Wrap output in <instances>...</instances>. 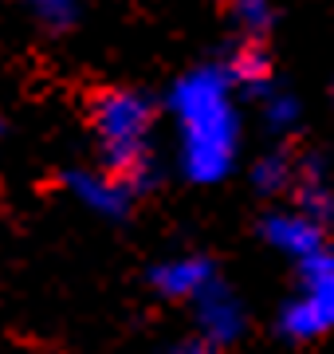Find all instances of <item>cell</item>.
<instances>
[{"instance_id":"obj_1","label":"cell","mask_w":334,"mask_h":354,"mask_svg":"<svg viewBox=\"0 0 334 354\" xmlns=\"http://www.w3.org/2000/svg\"><path fill=\"white\" fill-rule=\"evenodd\" d=\"M173 114L181 122L185 174L193 181H217L236 158V114L228 102V75L201 67L173 91Z\"/></svg>"},{"instance_id":"obj_2","label":"cell","mask_w":334,"mask_h":354,"mask_svg":"<svg viewBox=\"0 0 334 354\" xmlns=\"http://www.w3.org/2000/svg\"><path fill=\"white\" fill-rule=\"evenodd\" d=\"M150 127H154V106L138 91H103L95 99V130L103 142L106 165L126 189H150L157 181Z\"/></svg>"},{"instance_id":"obj_3","label":"cell","mask_w":334,"mask_h":354,"mask_svg":"<svg viewBox=\"0 0 334 354\" xmlns=\"http://www.w3.org/2000/svg\"><path fill=\"white\" fill-rule=\"evenodd\" d=\"M264 236H268L279 252H291L299 260L322 252V228L307 221L303 213H275L264 221Z\"/></svg>"},{"instance_id":"obj_4","label":"cell","mask_w":334,"mask_h":354,"mask_svg":"<svg viewBox=\"0 0 334 354\" xmlns=\"http://www.w3.org/2000/svg\"><path fill=\"white\" fill-rule=\"evenodd\" d=\"M67 185L75 189L79 201H87L95 213L106 216H126L130 213V189L118 181V177H99V174H67Z\"/></svg>"},{"instance_id":"obj_5","label":"cell","mask_w":334,"mask_h":354,"mask_svg":"<svg viewBox=\"0 0 334 354\" xmlns=\"http://www.w3.org/2000/svg\"><path fill=\"white\" fill-rule=\"evenodd\" d=\"M213 279V268L208 260H177V264H161L154 268V283L169 295H189V291H201Z\"/></svg>"},{"instance_id":"obj_6","label":"cell","mask_w":334,"mask_h":354,"mask_svg":"<svg viewBox=\"0 0 334 354\" xmlns=\"http://www.w3.org/2000/svg\"><path fill=\"white\" fill-rule=\"evenodd\" d=\"M228 79H236L244 91H252V95H259V91L271 87V64H268V51L259 48V44H248V48H240L236 55H232V71Z\"/></svg>"},{"instance_id":"obj_7","label":"cell","mask_w":334,"mask_h":354,"mask_svg":"<svg viewBox=\"0 0 334 354\" xmlns=\"http://www.w3.org/2000/svg\"><path fill=\"white\" fill-rule=\"evenodd\" d=\"M32 8H36V16L43 20V28H52V32H63V28L75 24L79 0H32Z\"/></svg>"},{"instance_id":"obj_8","label":"cell","mask_w":334,"mask_h":354,"mask_svg":"<svg viewBox=\"0 0 334 354\" xmlns=\"http://www.w3.org/2000/svg\"><path fill=\"white\" fill-rule=\"evenodd\" d=\"M287 181H291V162H287V153H271V158H264V162L256 165L259 193H279Z\"/></svg>"},{"instance_id":"obj_9","label":"cell","mask_w":334,"mask_h":354,"mask_svg":"<svg viewBox=\"0 0 334 354\" xmlns=\"http://www.w3.org/2000/svg\"><path fill=\"white\" fill-rule=\"evenodd\" d=\"M236 20H240L252 36H264V32L271 28L268 0H236Z\"/></svg>"},{"instance_id":"obj_10","label":"cell","mask_w":334,"mask_h":354,"mask_svg":"<svg viewBox=\"0 0 334 354\" xmlns=\"http://www.w3.org/2000/svg\"><path fill=\"white\" fill-rule=\"evenodd\" d=\"M268 118H271V127L283 130L287 122H295L299 118V102L291 99V95H275V99L268 102Z\"/></svg>"},{"instance_id":"obj_11","label":"cell","mask_w":334,"mask_h":354,"mask_svg":"<svg viewBox=\"0 0 334 354\" xmlns=\"http://www.w3.org/2000/svg\"><path fill=\"white\" fill-rule=\"evenodd\" d=\"M177 354H217V351H213L208 342H189V346H185V351H177Z\"/></svg>"},{"instance_id":"obj_12","label":"cell","mask_w":334,"mask_h":354,"mask_svg":"<svg viewBox=\"0 0 334 354\" xmlns=\"http://www.w3.org/2000/svg\"><path fill=\"white\" fill-rule=\"evenodd\" d=\"M0 134H4V118H0Z\"/></svg>"}]
</instances>
